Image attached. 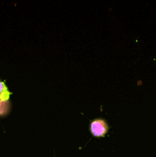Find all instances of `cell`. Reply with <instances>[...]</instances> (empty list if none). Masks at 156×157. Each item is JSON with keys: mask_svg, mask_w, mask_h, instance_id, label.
I'll list each match as a JSON object with an SVG mask.
<instances>
[{"mask_svg": "<svg viewBox=\"0 0 156 157\" xmlns=\"http://www.w3.org/2000/svg\"><path fill=\"white\" fill-rule=\"evenodd\" d=\"M11 93L4 82L0 81V101H9Z\"/></svg>", "mask_w": 156, "mask_h": 157, "instance_id": "cell-2", "label": "cell"}, {"mask_svg": "<svg viewBox=\"0 0 156 157\" xmlns=\"http://www.w3.org/2000/svg\"><path fill=\"white\" fill-rule=\"evenodd\" d=\"M90 130L93 136L101 137L106 134L109 130V126L104 120L96 119L90 124Z\"/></svg>", "mask_w": 156, "mask_h": 157, "instance_id": "cell-1", "label": "cell"}, {"mask_svg": "<svg viewBox=\"0 0 156 157\" xmlns=\"http://www.w3.org/2000/svg\"><path fill=\"white\" fill-rule=\"evenodd\" d=\"M11 104L9 101H0V116H6L10 111Z\"/></svg>", "mask_w": 156, "mask_h": 157, "instance_id": "cell-3", "label": "cell"}]
</instances>
